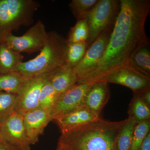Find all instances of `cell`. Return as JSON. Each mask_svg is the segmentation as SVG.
Listing matches in <instances>:
<instances>
[{
    "instance_id": "6da1fadb",
    "label": "cell",
    "mask_w": 150,
    "mask_h": 150,
    "mask_svg": "<svg viewBox=\"0 0 150 150\" xmlns=\"http://www.w3.org/2000/svg\"><path fill=\"white\" fill-rule=\"evenodd\" d=\"M120 1V13L102 59L95 70L78 82L102 81L115 70L129 67V59L133 53L150 44L145 30V23L150 12V0Z\"/></svg>"
},
{
    "instance_id": "7a4b0ae2",
    "label": "cell",
    "mask_w": 150,
    "mask_h": 150,
    "mask_svg": "<svg viewBox=\"0 0 150 150\" xmlns=\"http://www.w3.org/2000/svg\"><path fill=\"white\" fill-rule=\"evenodd\" d=\"M126 119L98 121L62 132L59 141L72 150H117L116 142Z\"/></svg>"
},
{
    "instance_id": "3957f363",
    "label": "cell",
    "mask_w": 150,
    "mask_h": 150,
    "mask_svg": "<svg viewBox=\"0 0 150 150\" xmlns=\"http://www.w3.org/2000/svg\"><path fill=\"white\" fill-rule=\"evenodd\" d=\"M66 38L55 31L48 32L45 46L35 58L22 62L17 71L29 79L54 71L57 68L67 64Z\"/></svg>"
},
{
    "instance_id": "277c9868",
    "label": "cell",
    "mask_w": 150,
    "mask_h": 150,
    "mask_svg": "<svg viewBox=\"0 0 150 150\" xmlns=\"http://www.w3.org/2000/svg\"><path fill=\"white\" fill-rule=\"evenodd\" d=\"M40 6L34 0H0V40L22 26L32 24Z\"/></svg>"
},
{
    "instance_id": "5b68a950",
    "label": "cell",
    "mask_w": 150,
    "mask_h": 150,
    "mask_svg": "<svg viewBox=\"0 0 150 150\" xmlns=\"http://www.w3.org/2000/svg\"><path fill=\"white\" fill-rule=\"evenodd\" d=\"M121 7L120 0H98L85 19L89 29L88 47L101 33L112 31Z\"/></svg>"
},
{
    "instance_id": "8992f818",
    "label": "cell",
    "mask_w": 150,
    "mask_h": 150,
    "mask_svg": "<svg viewBox=\"0 0 150 150\" xmlns=\"http://www.w3.org/2000/svg\"><path fill=\"white\" fill-rule=\"evenodd\" d=\"M48 35L44 23L39 20L23 35L18 36L11 33L3 40L16 52L31 54L42 50L46 43Z\"/></svg>"
},
{
    "instance_id": "52a82bcc",
    "label": "cell",
    "mask_w": 150,
    "mask_h": 150,
    "mask_svg": "<svg viewBox=\"0 0 150 150\" xmlns=\"http://www.w3.org/2000/svg\"><path fill=\"white\" fill-rule=\"evenodd\" d=\"M111 32L112 31L105 30L101 33L88 46L80 63L74 68L79 81L86 77L96 69L104 55Z\"/></svg>"
},
{
    "instance_id": "ba28073f",
    "label": "cell",
    "mask_w": 150,
    "mask_h": 150,
    "mask_svg": "<svg viewBox=\"0 0 150 150\" xmlns=\"http://www.w3.org/2000/svg\"><path fill=\"white\" fill-rule=\"evenodd\" d=\"M3 140L20 150H30L31 146L28 138L23 116L14 112L1 122Z\"/></svg>"
},
{
    "instance_id": "9c48e42d",
    "label": "cell",
    "mask_w": 150,
    "mask_h": 150,
    "mask_svg": "<svg viewBox=\"0 0 150 150\" xmlns=\"http://www.w3.org/2000/svg\"><path fill=\"white\" fill-rule=\"evenodd\" d=\"M91 83H79L61 95L51 112L52 121L83 105V100Z\"/></svg>"
},
{
    "instance_id": "30bf717a",
    "label": "cell",
    "mask_w": 150,
    "mask_h": 150,
    "mask_svg": "<svg viewBox=\"0 0 150 150\" xmlns=\"http://www.w3.org/2000/svg\"><path fill=\"white\" fill-rule=\"evenodd\" d=\"M51 73L40 75L28 80L25 87L18 95L15 112L23 116L25 113L38 108L41 89L49 80Z\"/></svg>"
},
{
    "instance_id": "8fae6325",
    "label": "cell",
    "mask_w": 150,
    "mask_h": 150,
    "mask_svg": "<svg viewBox=\"0 0 150 150\" xmlns=\"http://www.w3.org/2000/svg\"><path fill=\"white\" fill-rule=\"evenodd\" d=\"M101 81L124 86L131 90L134 93L150 89V78L129 67L115 70Z\"/></svg>"
},
{
    "instance_id": "7c38bea8",
    "label": "cell",
    "mask_w": 150,
    "mask_h": 150,
    "mask_svg": "<svg viewBox=\"0 0 150 150\" xmlns=\"http://www.w3.org/2000/svg\"><path fill=\"white\" fill-rule=\"evenodd\" d=\"M23 121L28 141L30 145H33L38 142L39 137L52 120L50 113L38 108L25 113Z\"/></svg>"
},
{
    "instance_id": "4fadbf2b",
    "label": "cell",
    "mask_w": 150,
    "mask_h": 150,
    "mask_svg": "<svg viewBox=\"0 0 150 150\" xmlns=\"http://www.w3.org/2000/svg\"><path fill=\"white\" fill-rule=\"evenodd\" d=\"M110 91L108 83L105 81L92 83L83 100V105L94 114L100 117L101 111L109 100Z\"/></svg>"
},
{
    "instance_id": "5bb4252c",
    "label": "cell",
    "mask_w": 150,
    "mask_h": 150,
    "mask_svg": "<svg viewBox=\"0 0 150 150\" xmlns=\"http://www.w3.org/2000/svg\"><path fill=\"white\" fill-rule=\"evenodd\" d=\"M101 118L83 105L54 120L62 133L98 121Z\"/></svg>"
},
{
    "instance_id": "9a60e30c",
    "label": "cell",
    "mask_w": 150,
    "mask_h": 150,
    "mask_svg": "<svg viewBox=\"0 0 150 150\" xmlns=\"http://www.w3.org/2000/svg\"><path fill=\"white\" fill-rule=\"evenodd\" d=\"M49 81L59 96L77 83V75L69 65L59 67L51 73Z\"/></svg>"
},
{
    "instance_id": "2e32d148",
    "label": "cell",
    "mask_w": 150,
    "mask_h": 150,
    "mask_svg": "<svg viewBox=\"0 0 150 150\" xmlns=\"http://www.w3.org/2000/svg\"><path fill=\"white\" fill-rule=\"evenodd\" d=\"M23 58L21 54L13 51L4 41L0 40V74L17 71Z\"/></svg>"
},
{
    "instance_id": "e0dca14e",
    "label": "cell",
    "mask_w": 150,
    "mask_h": 150,
    "mask_svg": "<svg viewBox=\"0 0 150 150\" xmlns=\"http://www.w3.org/2000/svg\"><path fill=\"white\" fill-rule=\"evenodd\" d=\"M128 66L150 78V44L141 47L133 53L129 58Z\"/></svg>"
},
{
    "instance_id": "ac0fdd59",
    "label": "cell",
    "mask_w": 150,
    "mask_h": 150,
    "mask_svg": "<svg viewBox=\"0 0 150 150\" xmlns=\"http://www.w3.org/2000/svg\"><path fill=\"white\" fill-rule=\"evenodd\" d=\"M28 80L18 71L0 74V91L19 95L25 87Z\"/></svg>"
},
{
    "instance_id": "d6986e66",
    "label": "cell",
    "mask_w": 150,
    "mask_h": 150,
    "mask_svg": "<svg viewBox=\"0 0 150 150\" xmlns=\"http://www.w3.org/2000/svg\"><path fill=\"white\" fill-rule=\"evenodd\" d=\"M129 117L136 123L150 119V106L143 100L138 93H134L128 110Z\"/></svg>"
},
{
    "instance_id": "ffe728a7",
    "label": "cell",
    "mask_w": 150,
    "mask_h": 150,
    "mask_svg": "<svg viewBox=\"0 0 150 150\" xmlns=\"http://www.w3.org/2000/svg\"><path fill=\"white\" fill-rule=\"evenodd\" d=\"M136 123L128 118L121 126L116 142L117 150H131L132 138Z\"/></svg>"
},
{
    "instance_id": "44dd1931",
    "label": "cell",
    "mask_w": 150,
    "mask_h": 150,
    "mask_svg": "<svg viewBox=\"0 0 150 150\" xmlns=\"http://www.w3.org/2000/svg\"><path fill=\"white\" fill-rule=\"evenodd\" d=\"M59 97V95L52 86L49 80L43 86L40 92L38 108L51 114Z\"/></svg>"
},
{
    "instance_id": "7402d4cb",
    "label": "cell",
    "mask_w": 150,
    "mask_h": 150,
    "mask_svg": "<svg viewBox=\"0 0 150 150\" xmlns=\"http://www.w3.org/2000/svg\"><path fill=\"white\" fill-rule=\"evenodd\" d=\"M88 48L87 42L67 44L66 62L67 64L75 68L83 59Z\"/></svg>"
},
{
    "instance_id": "603a6c76",
    "label": "cell",
    "mask_w": 150,
    "mask_h": 150,
    "mask_svg": "<svg viewBox=\"0 0 150 150\" xmlns=\"http://www.w3.org/2000/svg\"><path fill=\"white\" fill-rule=\"evenodd\" d=\"M89 37V29L85 19L77 21L76 24L71 28L67 38V44L87 42Z\"/></svg>"
},
{
    "instance_id": "cb8c5ba5",
    "label": "cell",
    "mask_w": 150,
    "mask_h": 150,
    "mask_svg": "<svg viewBox=\"0 0 150 150\" xmlns=\"http://www.w3.org/2000/svg\"><path fill=\"white\" fill-rule=\"evenodd\" d=\"M18 98V95L0 91V122L15 111Z\"/></svg>"
},
{
    "instance_id": "d4e9b609",
    "label": "cell",
    "mask_w": 150,
    "mask_h": 150,
    "mask_svg": "<svg viewBox=\"0 0 150 150\" xmlns=\"http://www.w3.org/2000/svg\"><path fill=\"white\" fill-rule=\"evenodd\" d=\"M98 0H72L69 4L71 12L77 21L86 19Z\"/></svg>"
},
{
    "instance_id": "484cf974",
    "label": "cell",
    "mask_w": 150,
    "mask_h": 150,
    "mask_svg": "<svg viewBox=\"0 0 150 150\" xmlns=\"http://www.w3.org/2000/svg\"><path fill=\"white\" fill-rule=\"evenodd\" d=\"M150 132V119L136 123L134 128L131 150H139L142 142Z\"/></svg>"
},
{
    "instance_id": "4316f807",
    "label": "cell",
    "mask_w": 150,
    "mask_h": 150,
    "mask_svg": "<svg viewBox=\"0 0 150 150\" xmlns=\"http://www.w3.org/2000/svg\"><path fill=\"white\" fill-rule=\"evenodd\" d=\"M139 150H150V132L142 142Z\"/></svg>"
},
{
    "instance_id": "83f0119b",
    "label": "cell",
    "mask_w": 150,
    "mask_h": 150,
    "mask_svg": "<svg viewBox=\"0 0 150 150\" xmlns=\"http://www.w3.org/2000/svg\"><path fill=\"white\" fill-rule=\"evenodd\" d=\"M140 96L149 106H150V89L139 93Z\"/></svg>"
},
{
    "instance_id": "f1b7e54d",
    "label": "cell",
    "mask_w": 150,
    "mask_h": 150,
    "mask_svg": "<svg viewBox=\"0 0 150 150\" xmlns=\"http://www.w3.org/2000/svg\"><path fill=\"white\" fill-rule=\"evenodd\" d=\"M0 150H20L11 146L3 140H0Z\"/></svg>"
},
{
    "instance_id": "f546056e",
    "label": "cell",
    "mask_w": 150,
    "mask_h": 150,
    "mask_svg": "<svg viewBox=\"0 0 150 150\" xmlns=\"http://www.w3.org/2000/svg\"><path fill=\"white\" fill-rule=\"evenodd\" d=\"M55 150H72L68 145L62 143L58 142L57 146Z\"/></svg>"
},
{
    "instance_id": "4dcf8cb0",
    "label": "cell",
    "mask_w": 150,
    "mask_h": 150,
    "mask_svg": "<svg viewBox=\"0 0 150 150\" xmlns=\"http://www.w3.org/2000/svg\"><path fill=\"white\" fill-rule=\"evenodd\" d=\"M1 122H0V140H3L1 134Z\"/></svg>"
}]
</instances>
